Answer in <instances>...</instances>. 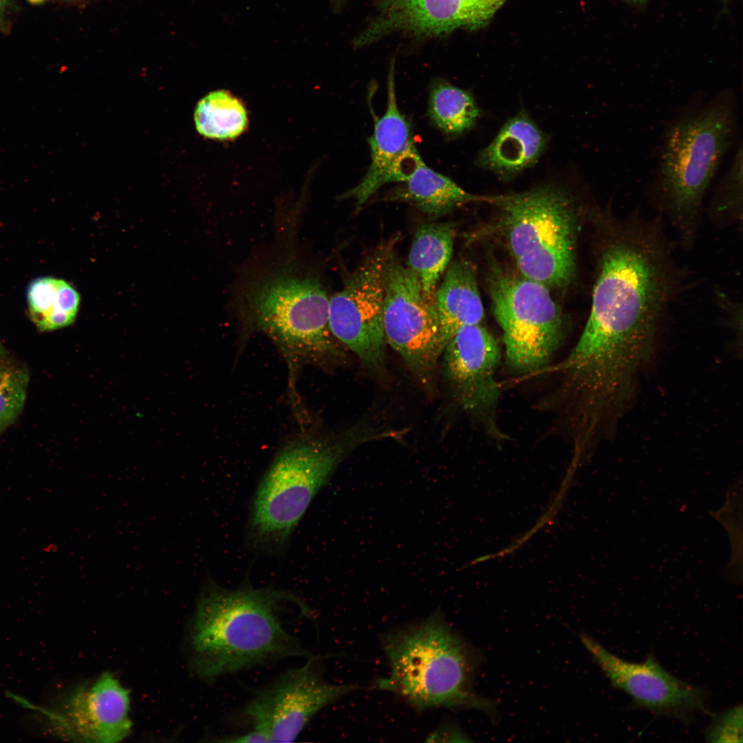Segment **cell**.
<instances>
[{
    "label": "cell",
    "instance_id": "1",
    "mask_svg": "<svg viewBox=\"0 0 743 743\" xmlns=\"http://www.w3.org/2000/svg\"><path fill=\"white\" fill-rule=\"evenodd\" d=\"M589 317L578 341L599 354L652 355L660 323L681 283L660 222L638 212L603 215Z\"/></svg>",
    "mask_w": 743,
    "mask_h": 743
},
{
    "label": "cell",
    "instance_id": "2",
    "mask_svg": "<svg viewBox=\"0 0 743 743\" xmlns=\"http://www.w3.org/2000/svg\"><path fill=\"white\" fill-rule=\"evenodd\" d=\"M288 603L305 605L292 593L245 584L228 589L208 580L190 627V663L200 678H217L274 660L324 659L308 649L282 625Z\"/></svg>",
    "mask_w": 743,
    "mask_h": 743
},
{
    "label": "cell",
    "instance_id": "3",
    "mask_svg": "<svg viewBox=\"0 0 743 743\" xmlns=\"http://www.w3.org/2000/svg\"><path fill=\"white\" fill-rule=\"evenodd\" d=\"M329 301L319 277L293 257L263 268L236 294L246 331L263 334L282 355L293 405L301 402L297 383L304 367H324L342 358L343 345L329 324Z\"/></svg>",
    "mask_w": 743,
    "mask_h": 743
},
{
    "label": "cell",
    "instance_id": "4",
    "mask_svg": "<svg viewBox=\"0 0 743 743\" xmlns=\"http://www.w3.org/2000/svg\"><path fill=\"white\" fill-rule=\"evenodd\" d=\"M736 107L732 91L723 90L685 110L664 131L652 193L684 248L697 237L704 195L733 142Z\"/></svg>",
    "mask_w": 743,
    "mask_h": 743
},
{
    "label": "cell",
    "instance_id": "5",
    "mask_svg": "<svg viewBox=\"0 0 743 743\" xmlns=\"http://www.w3.org/2000/svg\"><path fill=\"white\" fill-rule=\"evenodd\" d=\"M381 643L390 674L378 681L379 689L396 693L419 710L475 709L496 718L495 702L473 689L480 654L440 611L385 634Z\"/></svg>",
    "mask_w": 743,
    "mask_h": 743
},
{
    "label": "cell",
    "instance_id": "6",
    "mask_svg": "<svg viewBox=\"0 0 743 743\" xmlns=\"http://www.w3.org/2000/svg\"><path fill=\"white\" fill-rule=\"evenodd\" d=\"M380 434L364 428L330 435L303 431L283 446L253 496L248 521L250 544L263 552H283L311 502L344 457Z\"/></svg>",
    "mask_w": 743,
    "mask_h": 743
},
{
    "label": "cell",
    "instance_id": "7",
    "mask_svg": "<svg viewBox=\"0 0 743 743\" xmlns=\"http://www.w3.org/2000/svg\"><path fill=\"white\" fill-rule=\"evenodd\" d=\"M499 212L497 229L521 275L548 288L574 276L578 233L576 203L567 192L544 184L490 197Z\"/></svg>",
    "mask_w": 743,
    "mask_h": 743
},
{
    "label": "cell",
    "instance_id": "8",
    "mask_svg": "<svg viewBox=\"0 0 743 743\" xmlns=\"http://www.w3.org/2000/svg\"><path fill=\"white\" fill-rule=\"evenodd\" d=\"M488 288L508 367L523 373L543 366L563 336L561 314L549 288L495 265L489 274Z\"/></svg>",
    "mask_w": 743,
    "mask_h": 743
},
{
    "label": "cell",
    "instance_id": "9",
    "mask_svg": "<svg viewBox=\"0 0 743 743\" xmlns=\"http://www.w3.org/2000/svg\"><path fill=\"white\" fill-rule=\"evenodd\" d=\"M383 329L385 341L424 387H430L444 350L434 305L424 298L415 273L393 250L385 272Z\"/></svg>",
    "mask_w": 743,
    "mask_h": 743
},
{
    "label": "cell",
    "instance_id": "10",
    "mask_svg": "<svg viewBox=\"0 0 743 743\" xmlns=\"http://www.w3.org/2000/svg\"><path fill=\"white\" fill-rule=\"evenodd\" d=\"M393 241L380 245L330 297L329 324L336 339L369 369L385 365V272Z\"/></svg>",
    "mask_w": 743,
    "mask_h": 743
},
{
    "label": "cell",
    "instance_id": "11",
    "mask_svg": "<svg viewBox=\"0 0 743 743\" xmlns=\"http://www.w3.org/2000/svg\"><path fill=\"white\" fill-rule=\"evenodd\" d=\"M321 660L307 659L301 667L282 673L243 709L241 716L266 742H293L319 711L359 689L326 682L316 667Z\"/></svg>",
    "mask_w": 743,
    "mask_h": 743
},
{
    "label": "cell",
    "instance_id": "12",
    "mask_svg": "<svg viewBox=\"0 0 743 743\" xmlns=\"http://www.w3.org/2000/svg\"><path fill=\"white\" fill-rule=\"evenodd\" d=\"M581 643L616 689L628 694L638 707L679 720L707 712L708 694L667 671L652 656L632 663L608 651L586 633Z\"/></svg>",
    "mask_w": 743,
    "mask_h": 743
},
{
    "label": "cell",
    "instance_id": "13",
    "mask_svg": "<svg viewBox=\"0 0 743 743\" xmlns=\"http://www.w3.org/2000/svg\"><path fill=\"white\" fill-rule=\"evenodd\" d=\"M506 1L372 0L377 14L354 43L363 47L393 33L432 38L460 28L480 30Z\"/></svg>",
    "mask_w": 743,
    "mask_h": 743
},
{
    "label": "cell",
    "instance_id": "14",
    "mask_svg": "<svg viewBox=\"0 0 743 743\" xmlns=\"http://www.w3.org/2000/svg\"><path fill=\"white\" fill-rule=\"evenodd\" d=\"M442 354L444 375L453 397L491 429L499 397L495 379L501 357L497 341L480 324L468 325L454 334Z\"/></svg>",
    "mask_w": 743,
    "mask_h": 743
},
{
    "label": "cell",
    "instance_id": "15",
    "mask_svg": "<svg viewBox=\"0 0 743 743\" xmlns=\"http://www.w3.org/2000/svg\"><path fill=\"white\" fill-rule=\"evenodd\" d=\"M129 691L105 672L77 685L63 698L57 722L66 736L85 742H117L131 731Z\"/></svg>",
    "mask_w": 743,
    "mask_h": 743
},
{
    "label": "cell",
    "instance_id": "16",
    "mask_svg": "<svg viewBox=\"0 0 743 743\" xmlns=\"http://www.w3.org/2000/svg\"><path fill=\"white\" fill-rule=\"evenodd\" d=\"M369 144L370 166L358 185L343 197L354 199L356 213L384 184L408 179L422 160L411 140L408 122L398 106L393 63L387 80V109L375 120Z\"/></svg>",
    "mask_w": 743,
    "mask_h": 743
},
{
    "label": "cell",
    "instance_id": "17",
    "mask_svg": "<svg viewBox=\"0 0 743 743\" xmlns=\"http://www.w3.org/2000/svg\"><path fill=\"white\" fill-rule=\"evenodd\" d=\"M548 142L546 133L524 110L510 118L476 159L480 167L509 180L533 166Z\"/></svg>",
    "mask_w": 743,
    "mask_h": 743
},
{
    "label": "cell",
    "instance_id": "18",
    "mask_svg": "<svg viewBox=\"0 0 743 743\" xmlns=\"http://www.w3.org/2000/svg\"><path fill=\"white\" fill-rule=\"evenodd\" d=\"M444 348L462 327L480 324L484 307L471 264L457 260L449 264L434 297Z\"/></svg>",
    "mask_w": 743,
    "mask_h": 743
},
{
    "label": "cell",
    "instance_id": "19",
    "mask_svg": "<svg viewBox=\"0 0 743 743\" xmlns=\"http://www.w3.org/2000/svg\"><path fill=\"white\" fill-rule=\"evenodd\" d=\"M488 198L465 191L422 160L408 179L383 197L385 201L407 203L433 218L445 215L466 204L488 202Z\"/></svg>",
    "mask_w": 743,
    "mask_h": 743
},
{
    "label": "cell",
    "instance_id": "20",
    "mask_svg": "<svg viewBox=\"0 0 743 743\" xmlns=\"http://www.w3.org/2000/svg\"><path fill=\"white\" fill-rule=\"evenodd\" d=\"M455 235L452 222L424 224L414 235L407 266L417 277L424 298L433 305L438 282L450 264Z\"/></svg>",
    "mask_w": 743,
    "mask_h": 743
},
{
    "label": "cell",
    "instance_id": "21",
    "mask_svg": "<svg viewBox=\"0 0 743 743\" xmlns=\"http://www.w3.org/2000/svg\"><path fill=\"white\" fill-rule=\"evenodd\" d=\"M429 113L435 125L444 133L457 136L471 129L476 124L480 109L473 96L465 89L446 81L431 87Z\"/></svg>",
    "mask_w": 743,
    "mask_h": 743
},
{
    "label": "cell",
    "instance_id": "22",
    "mask_svg": "<svg viewBox=\"0 0 743 743\" xmlns=\"http://www.w3.org/2000/svg\"><path fill=\"white\" fill-rule=\"evenodd\" d=\"M198 132L205 137L231 139L246 128L247 117L241 103L225 91H216L204 97L195 111Z\"/></svg>",
    "mask_w": 743,
    "mask_h": 743
},
{
    "label": "cell",
    "instance_id": "23",
    "mask_svg": "<svg viewBox=\"0 0 743 743\" xmlns=\"http://www.w3.org/2000/svg\"><path fill=\"white\" fill-rule=\"evenodd\" d=\"M709 215L716 224L726 225L742 218V144L718 182L709 204Z\"/></svg>",
    "mask_w": 743,
    "mask_h": 743
},
{
    "label": "cell",
    "instance_id": "24",
    "mask_svg": "<svg viewBox=\"0 0 743 743\" xmlns=\"http://www.w3.org/2000/svg\"><path fill=\"white\" fill-rule=\"evenodd\" d=\"M28 382L25 369L0 363V434L21 412Z\"/></svg>",
    "mask_w": 743,
    "mask_h": 743
},
{
    "label": "cell",
    "instance_id": "25",
    "mask_svg": "<svg viewBox=\"0 0 743 743\" xmlns=\"http://www.w3.org/2000/svg\"><path fill=\"white\" fill-rule=\"evenodd\" d=\"M57 283L58 279L41 277L33 281L30 285L28 290V302L30 314L36 324L53 313L67 314L58 307Z\"/></svg>",
    "mask_w": 743,
    "mask_h": 743
},
{
    "label": "cell",
    "instance_id": "26",
    "mask_svg": "<svg viewBox=\"0 0 743 743\" xmlns=\"http://www.w3.org/2000/svg\"><path fill=\"white\" fill-rule=\"evenodd\" d=\"M705 738L709 742H742V704L717 715L706 729Z\"/></svg>",
    "mask_w": 743,
    "mask_h": 743
},
{
    "label": "cell",
    "instance_id": "27",
    "mask_svg": "<svg viewBox=\"0 0 743 743\" xmlns=\"http://www.w3.org/2000/svg\"><path fill=\"white\" fill-rule=\"evenodd\" d=\"M427 741L429 742H469L467 735L456 725H444L429 735Z\"/></svg>",
    "mask_w": 743,
    "mask_h": 743
},
{
    "label": "cell",
    "instance_id": "28",
    "mask_svg": "<svg viewBox=\"0 0 743 743\" xmlns=\"http://www.w3.org/2000/svg\"><path fill=\"white\" fill-rule=\"evenodd\" d=\"M218 741L226 742H266L263 737L253 729L250 732L240 735L220 737Z\"/></svg>",
    "mask_w": 743,
    "mask_h": 743
},
{
    "label": "cell",
    "instance_id": "29",
    "mask_svg": "<svg viewBox=\"0 0 743 743\" xmlns=\"http://www.w3.org/2000/svg\"><path fill=\"white\" fill-rule=\"evenodd\" d=\"M8 4L9 0H0V22L4 17Z\"/></svg>",
    "mask_w": 743,
    "mask_h": 743
},
{
    "label": "cell",
    "instance_id": "30",
    "mask_svg": "<svg viewBox=\"0 0 743 743\" xmlns=\"http://www.w3.org/2000/svg\"><path fill=\"white\" fill-rule=\"evenodd\" d=\"M335 8H340L346 0H332Z\"/></svg>",
    "mask_w": 743,
    "mask_h": 743
},
{
    "label": "cell",
    "instance_id": "31",
    "mask_svg": "<svg viewBox=\"0 0 743 743\" xmlns=\"http://www.w3.org/2000/svg\"><path fill=\"white\" fill-rule=\"evenodd\" d=\"M625 1H626L627 2H629L631 3L640 5V4L645 3L647 0H625Z\"/></svg>",
    "mask_w": 743,
    "mask_h": 743
},
{
    "label": "cell",
    "instance_id": "32",
    "mask_svg": "<svg viewBox=\"0 0 743 743\" xmlns=\"http://www.w3.org/2000/svg\"><path fill=\"white\" fill-rule=\"evenodd\" d=\"M28 1H30L32 3H39L43 2L44 0H28Z\"/></svg>",
    "mask_w": 743,
    "mask_h": 743
},
{
    "label": "cell",
    "instance_id": "33",
    "mask_svg": "<svg viewBox=\"0 0 743 743\" xmlns=\"http://www.w3.org/2000/svg\"><path fill=\"white\" fill-rule=\"evenodd\" d=\"M727 1L729 0H722V1H723L724 3H726Z\"/></svg>",
    "mask_w": 743,
    "mask_h": 743
},
{
    "label": "cell",
    "instance_id": "34",
    "mask_svg": "<svg viewBox=\"0 0 743 743\" xmlns=\"http://www.w3.org/2000/svg\"><path fill=\"white\" fill-rule=\"evenodd\" d=\"M0 354H1V350H0Z\"/></svg>",
    "mask_w": 743,
    "mask_h": 743
}]
</instances>
